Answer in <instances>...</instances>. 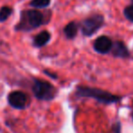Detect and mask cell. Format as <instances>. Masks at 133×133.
Here are the masks:
<instances>
[{"label": "cell", "instance_id": "cell-1", "mask_svg": "<svg viewBox=\"0 0 133 133\" xmlns=\"http://www.w3.org/2000/svg\"><path fill=\"white\" fill-rule=\"evenodd\" d=\"M77 96L83 97V98H91L98 100L104 104H111L116 103L119 101L120 97L113 95L106 90L100 89H95L90 87H84V86H78L76 91Z\"/></svg>", "mask_w": 133, "mask_h": 133}, {"label": "cell", "instance_id": "cell-2", "mask_svg": "<svg viewBox=\"0 0 133 133\" xmlns=\"http://www.w3.org/2000/svg\"><path fill=\"white\" fill-rule=\"evenodd\" d=\"M44 23V16L41 12L36 9H28L22 11L20 20L15 26L17 31H29L37 28Z\"/></svg>", "mask_w": 133, "mask_h": 133}, {"label": "cell", "instance_id": "cell-3", "mask_svg": "<svg viewBox=\"0 0 133 133\" xmlns=\"http://www.w3.org/2000/svg\"><path fill=\"white\" fill-rule=\"evenodd\" d=\"M33 92L35 97L40 100H52L57 96V89L48 81L40 79L34 80Z\"/></svg>", "mask_w": 133, "mask_h": 133}, {"label": "cell", "instance_id": "cell-4", "mask_svg": "<svg viewBox=\"0 0 133 133\" xmlns=\"http://www.w3.org/2000/svg\"><path fill=\"white\" fill-rule=\"evenodd\" d=\"M104 25V17L102 15H96L90 16L84 19L80 23V28L84 36L86 37H91L94 35L96 32L99 30V28Z\"/></svg>", "mask_w": 133, "mask_h": 133}, {"label": "cell", "instance_id": "cell-5", "mask_svg": "<svg viewBox=\"0 0 133 133\" xmlns=\"http://www.w3.org/2000/svg\"><path fill=\"white\" fill-rule=\"evenodd\" d=\"M8 100L11 107L21 109L26 107L28 98H26V95L22 91H13L8 95Z\"/></svg>", "mask_w": 133, "mask_h": 133}, {"label": "cell", "instance_id": "cell-6", "mask_svg": "<svg viewBox=\"0 0 133 133\" xmlns=\"http://www.w3.org/2000/svg\"><path fill=\"white\" fill-rule=\"evenodd\" d=\"M93 48L95 51L99 54H107L111 50L112 48V41L107 36L98 37L93 43Z\"/></svg>", "mask_w": 133, "mask_h": 133}, {"label": "cell", "instance_id": "cell-7", "mask_svg": "<svg viewBox=\"0 0 133 133\" xmlns=\"http://www.w3.org/2000/svg\"><path fill=\"white\" fill-rule=\"evenodd\" d=\"M110 51L112 52V55L114 57H121V58H127L130 55L128 48L122 41H115L114 43H112Z\"/></svg>", "mask_w": 133, "mask_h": 133}, {"label": "cell", "instance_id": "cell-8", "mask_svg": "<svg viewBox=\"0 0 133 133\" xmlns=\"http://www.w3.org/2000/svg\"><path fill=\"white\" fill-rule=\"evenodd\" d=\"M51 38V35L48 31L44 30L38 33L33 39V45L36 48H42V46H46L48 43V41Z\"/></svg>", "mask_w": 133, "mask_h": 133}, {"label": "cell", "instance_id": "cell-9", "mask_svg": "<svg viewBox=\"0 0 133 133\" xmlns=\"http://www.w3.org/2000/svg\"><path fill=\"white\" fill-rule=\"evenodd\" d=\"M78 26L74 21L69 23L64 28V34L68 39H73L76 37L77 34H78Z\"/></svg>", "mask_w": 133, "mask_h": 133}, {"label": "cell", "instance_id": "cell-10", "mask_svg": "<svg viewBox=\"0 0 133 133\" xmlns=\"http://www.w3.org/2000/svg\"><path fill=\"white\" fill-rule=\"evenodd\" d=\"M12 14V8L9 6H3L0 9V22H5Z\"/></svg>", "mask_w": 133, "mask_h": 133}, {"label": "cell", "instance_id": "cell-11", "mask_svg": "<svg viewBox=\"0 0 133 133\" xmlns=\"http://www.w3.org/2000/svg\"><path fill=\"white\" fill-rule=\"evenodd\" d=\"M50 4V0H32L30 6L35 8H45Z\"/></svg>", "mask_w": 133, "mask_h": 133}, {"label": "cell", "instance_id": "cell-12", "mask_svg": "<svg viewBox=\"0 0 133 133\" xmlns=\"http://www.w3.org/2000/svg\"><path fill=\"white\" fill-rule=\"evenodd\" d=\"M124 16H125V17L128 20H129L130 22H133V5L128 6L124 9Z\"/></svg>", "mask_w": 133, "mask_h": 133}, {"label": "cell", "instance_id": "cell-13", "mask_svg": "<svg viewBox=\"0 0 133 133\" xmlns=\"http://www.w3.org/2000/svg\"><path fill=\"white\" fill-rule=\"evenodd\" d=\"M44 73L46 75H48V77H50V78H54V79H56V78H57V76L56 74H54V73H49V71L48 70H44Z\"/></svg>", "mask_w": 133, "mask_h": 133}, {"label": "cell", "instance_id": "cell-14", "mask_svg": "<svg viewBox=\"0 0 133 133\" xmlns=\"http://www.w3.org/2000/svg\"><path fill=\"white\" fill-rule=\"evenodd\" d=\"M132 3H133V0H132Z\"/></svg>", "mask_w": 133, "mask_h": 133}]
</instances>
